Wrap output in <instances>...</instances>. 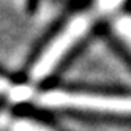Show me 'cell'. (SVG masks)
<instances>
[{"label": "cell", "instance_id": "1", "mask_svg": "<svg viewBox=\"0 0 131 131\" xmlns=\"http://www.w3.org/2000/svg\"><path fill=\"white\" fill-rule=\"evenodd\" d=\"M36 103L44 107H67V109H82V111L131 115V96H112V95L54 90L40 95Z\"/></svg>", "mask_w": 131, "mask_h": 131}, {"label": "cell", "instance_id": "2", "mask_svg": "<svg viewBox=\"0 0 131 131\" xmlns=\"http://www.w3.org/2000/svg\"><path fill=\"white\" fill-rule=\"evenodd\" d=\"M90 27V17L87 14H78L67 24V27L49 43L41 57L36 60L32 68V79L41 81L55 68V65L76 44Z\"/></svg>", "mask_w": 131, "mask_h": 131}, {"label": "cell", "instance_id": "3", "mask_svg": "<svg viewBox=\"0 0 131 131\" xmlns=\"http://www.w3.org/2000/svg\"><path fill=\"white\" fill-rule=\"evenodd\" d=\"M115 30L129 48H131V16H122L115 22Z\"/></svg>", "mask_w": 131, "mask_h": 131}, {"label": "cell", "instance_id": "4", "mask_svg": "<svg viewBox=\"0 0 131 131\" xmlns=\"http://www.w3.org/2000/svg\"><path fill=\"white\" fill-rule=\"evenodd\" d=\"M11 131H52L49 128H46L44 125L38 123L35 120L30 118H22V120H17L11 125Z\"/></svg>", "mask_w": 131, "mask_h": 131}, {"label": "cell", "instance_id": "5", "mask_svg": "<svg viewBox=\"0 0 131 131\" xmlns=\"http://www.w3.org/2000/svg\"><path fill=\"white\" fill-rule=\"evenodd\" d=\"M123 0H98V5L103 11H111L114 10V8H117Z\"/></svg>", "mask_w": 131, "mask_h": 131}, {"label": "cell", "instance_id": "6", "mask_svg": "<svg viewBox=\"0 0 131 131\" xmlns=\"http://www.w3.org/2000/svg\"><path fill=\"white\" fill-rule=\"evenodd\" d=\"M10 90H13V87L10 85V82H8L6 79H3V78H0V93L10 92Z\"/></svg>", "mask_w": 131, "mask_h": 131}]
</instances>
